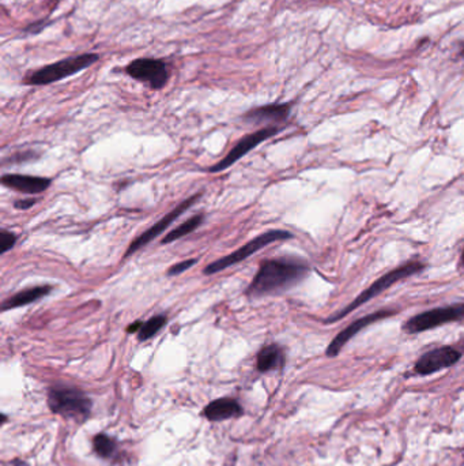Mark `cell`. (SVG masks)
Masks as SVG:
<instances>
[{"label":"cell","instance_id":"6da1fadb","mask_svg":"<svg viewBox=\"0 0 464 466\" xmlns=\"http://www.w3.org/2000/svg\"><path fill=\"white\" fill-rule=\"evenodd\" d=\"M309 273V266L295 258L267 260L249 284L248 297L258 299L270 294H278L291 290Z\"/></svg>","mask_w":464,"mask_h":466},{"label":"cell","instance_id":"7a4b0ae2","mask_svg":"<svg viewBox=\"0 0 464 466\" xmlns=\"http://www.w3.org/2000/svg\"><path fill=\"white\" fill-rule=\"evenodd\" d=\"M424 269H425L424 263L419 262V261H410V262L405 263V264H402V266L391 270L389 273H387L382 277H380L378 281H375L369 288H366L361 294H358L345 308L339 310L337 314H334L330 318H327L324 321V323H335V322L342 321L345 317H348L351 311H354L355 308H358L359 306L371 301L372 299H375L380 293L389 290L394 284H396V283L405 280L407 277H411V276L422 271Z\"/></svg>","mask_w":464,"mask_h":466},{"label":"cell","instance_id":"3957f363","mask_svg":"<svg viewBox=\"0 0 464 466\" xmlns=\"http://www.w3.org/2000/svg\"><path fill=\"white\" fill-rule=\"evenodd\" d=\"M98 59H100L98 55L95 54H84L79 57H71L59 60L56 63L48 64L45 67H41L36 71L29 73L26 77V84L31 87H40L59 82L93 66Z\"/></svg>","mask_w":464,"mask_h":466},{"label":"cell","instance_id":"277c9868","mask_svg":"<svg viewBox=\"0 0 464 466\" xmlns=\"http://www.w3.org/2000/svg\"><path fill=\"white\" fill-rule=\"evenodd\" d=\"M293 237V234L288 231H281V230H272V231H267V232L261 233L259 236H256L255 239H252L251 241H248L245 246L240 247L238 250H235L232 254L219 258L214 262L210 263L203 270L206 276H212L218 271H222L228 267H232L237 263L245 261L247 258L252 257L255 253H258L261 248L267 247L268 244H272L275 241H282V240H289Z\"/></svg>","mask_w":464,"mask_h":466},{"label":"cell","instance_id":"5b68a950","mask_svg":"<svg viewBox=\"0 0 464 466\" xmlns=\"http://www.w3.org/2000/svg\"><path fill=\"white\" fill-rule=\"evenodd\" d=\"M48 405L56 414L65 417H86L91 408V401L78 389L54 387L48 394Z\"/></svg>","mask_w":464,"mask_h":466},{"label":"cell","instance_id":"8992f818","mask_svg":"<svg viewBox=\"0 0 464 466\" xmlns=\"http://www.w3.org/2000/svg\"><path fill=\"white\" fill-rule=\"evenodd\" d=\"M464 318V303L441 307V308H433L425 313H421L403 324V331L408 334H417L422 333L431 329H435L438 326L458 322Z\"/></svg>","mask_w":464,"mask_h":466},{"label":"cell","instance_id":"52a82bcc","mask_svg":"<svg viewBox=\"0 0 464 466\" xmlns=\"http://www.w3.org/2000/svg\"><path fill=\"white\" fill-rule=\"evenodd\" d=\"M125 71L131 78L144 82L154 90L164 88L169 78L168 66L164 60L160 59L141 58L132 60L125 67Z\"/></svg>","mask_w":464,"mask_h":466},{"label":"cell","instance_id":"ba28073f","mask_svg":"<svg viewBox=\"0 0 464 466\" xmlns=\"http://www.w3.org/2000/svg\"><path fill=\"white\" fill-rule=\"evenodd\" d=\"M279 133L278 127H264L261 128L252 134L245 135L244 138H241L237 145L233 147L232 150L217 164H214L212 167L207 168L206 171L210 174H217V172H222L225 170H228L229 167H232L234 163H237L240 158H242L247 153H249L251 150H254L258 145H261V142L270 140L271 137L277 135Z\"/></svg>","mask_w":464,"mask_h":466},{"label":"cell","instance_id":"9c48e42d","mask_svg":"<svg viewBox=\"0 0 464 466\" xmlns=\"http://www.w3.org/2000/svg\"><path fill=\"white\" fill-rule=\"evenodd\" d=\"M199 194L198 195H194L185 201H183L181 204H178L177 207H174L173 210L171 213H168L164 218H161L158 223H155L151 228H148L146 232L142 233L139 237H137L131 244L130 247L127 248L125 254H124V258H128L131 257L132 254H135L138 250L144 248L146 247L150 241H153L157 236H160L161 233H164V231L174 223L187 209H190L192 204H195L198 200H199Z\"/></svg>","mask_w":464,"mask_h":466},{"label":"cell","instance_id":"30bf717a","mask_svg":"<svg viewBox=\"0 0 464 466\" xmlns=\"http://www.w3.org/2000/svg\"><path fill=\"white\" fill-rule=\"evenodd\" d=\"M462 359V352L452 347H441L429 350L415 363V373L419 375H431L441 370L455 366Z\"/></svg>","mask_w":464,"mask_h":466},{"label":"cell","instance_id":"8fae6325","mask_svg":"<svg viewBox=\"0 0 464 466\" xmlns=\"http://www.w3.org/2000/svg\"><path fill=\"white\" fill-rule=\"evenodd\" d=\"M395 314V311H388V310H381V311H378V313H373V314H369L366 317H362L357 321L350 323L346 329H343L332 341L331 344L328 345L327 348V356L330 357H335L339 354V352L342 350V348L348 344V341L355 337L361 330H364L365 327L373 324L378 321H382L388 317H392Z\"/></svg>","mask_w":464,"mask_h":466},{"label":"cell","instance_id":"7c38bea8","mask_svg":"<svg viewBox=\"0 0 464 466\" xmlns=\"http://www.w3.org/2000/svg\"><path fill=\"white\" fill-rule=\"evenodd\" d=\"M1 184L4 187H8L11 190H15L24 194H40V193H44L52 184V180L48 177H40V176L10 174V175L1 176Z\"/></svg>","mask_w":464,"mask_h":466},{"label":"cell","instance_id":"4fadbf2b","mask_svg":"<svg viewBox=\"0 0 464 466\" xmlns=\"http://www.w3.org/2000/svg\"><path fill=\"white\" fill-rule=\"evenodd\" d=\"M291 115V104H270L248 111L242 119L248 123H281Z\"/></svg>","mask_w":464,"mask_h":466},{"label":"cell","instance_id":"5bb4252c","mask_svg":"<svg viewBox=\"0 0 464 466\" xmlns=\"http://www.w3.org/2000/svg\"><path fill=\"white\" fill-rule=\"evenodd\" d=\"M51 291H52L51 285H38V287H31L28 290L18 292L1 303V311H8V310H14L22 306L36 303L41 300L42 297L48 296Z\"/></svg>","mask_w":464,"mask_h":466},{"label":"cell","instance_id":"9a60e30c","mask_svg":"<svg viewBox=\"0 0 464 466\" xmlns=\"http://www.w3.org/2000/svg\"><path fill=\"white\" fill-rule=\"evenodd\" d=\"M242 408L232 398H221L212 401L204 409V416L211 421H221L241 414Z\"/></svg>","mask_w":464,"mask_h":466},{"label":"cell","instance_id":"2e32d148","mask_svg":"<svg viewBox=\"0 0 464 466\" xmlns=\"http://www.w3.org/2000/svg\"><path fill=\"white\" fill-rule=\"evenodd\" d=\"M285 363V354L284 350H281V347L271 344L264 347L263 350L258 353V370L261 373H267L271 370H275L278 367H281Z\"/></svg>","mask_w":464,"mask_h":466},{"label":"cell","instance_id":"e0dca14e","mask_svg":"<svg viewBox=\"0 0 464 466\" xmlns=\"http://www.w3.org/2000/svg\"><path fill=\"white\" fill-rule=\"evenodd\" d=\"M204 216L203 214H198V216H194L191 217L190 220H187L185 223H183L181 225H178L177 228H174L173 231L171 233H168L164 239H162V244H169V243H173L176 240L190 234L191 232H194L198 227H201V224L203 223Z\"/></svg>","mask_w":464,"mask_h":466},{"label":"cell","instance_id":"ac0fdd59","mask_svg":"<svg viewBox=\"0 0 464 466\" xmlns=\"http://www.w3.org/2000/svg\"><path fill=\"white\" fill-rule=\"evenodd\" d=\"M168 322V317L167 315H155L153 318H150L148 321L142 323V327L138 331V340L139 341H147L151 337H154Z\"/></svg>","mask_w":464,"mask_h":466},{"label":"cell","instance_id":"d6986e66","mask_svg":"<svg viewBox=\"0 0 464 466\" xmlns=\"http://www.w3.org/2000/svg\"><path fill=\"white\" fill-rule=\"evenodd\" d=\"M115 449H116V444L111 437L107 435H97L94 437V450L98 456L108 458L115 453Z\"/></svg>","mask_w":464,"mask_h":466},{"label":"cell","instance_id":"ffe728a7","mask_svg":"<svg viewBox=\"0 0 464 466\" xmlns=\"http://www.w3.org/2000/svg\"><path fill=\"white\" fill-rule=\"evenodd\" d=\"M17 243V234L15 233L10 232L7 230H1L0 232V253L6 254L7 251H10L11 248H14Z\"/></svg>","mask_w":464,"mask_h":466},{"label":"cell","instance_id":"44dd1931","mask_svg":"<svg viewBox=\"0 0 464 466\" xmlns=\"http://www.w3.org/2000/svg\"><path fill=\"white\" fill-rule=\"evenodd\" d=\"M196 262H198V260H187V261H183V262L176 263L173 266H171V269L168 270V276H171V277L178 276L183 271L191 269Z\"/></svg>","mask_w":464,"mask_h":466},{"label":"cell","instance_id":"7402d4cb","mask_svg":"<svg viewBox=\"0 0 464 466\" xmlns=\"http://www.w3.org/2000/svg\"><path fill=\"white\" fill-rule=\"evenodd\" d=\"M37 204L36 200H18L14 206H15V209H18V210H28V209H30L33 204Z\"/></svg>","mask_w":464,"mask_h":466},{"label":"cell","instance_id":"603a6c76","mask_svg":"<svg viewBox=\"0 0 464 466\" xmlns=\"http://www.w3.org/2000/svg\"><path fill=\"white\" fill-rule=\"evenodd\" d=\"M47 25L48 24H45V22H37V24H33V25L28 27L24 31L25 33H40Z\"/></svg>","mask_w":464,"mask_h":466},{"label":"cell","instance_id":"cb8c5ba5","mask_svg":"<svg viewBox=\"0 0 464 466\" xmlns=\"http://www.w3.org/2000/svg\"><path fill=\"white\" fill-rule=\"evenodd\" d=\"M141 327H142V322H135V323H132V324H130L127 327V333H138Z\"/></svg>","mask_w":464,"mask_h":466},{"label":"cell","instance_id":"d4e9b609","mask_svg":"<svg viewBox=\"0 0 464 466\" xmlns=\"http://www.w3.org/2000/svg\"><path fill=\"white\" fill-rule=\"evenodd\" d=\"M461 264H462V266H464V250L463 253H462V258H461Z\"/></svg>","mask_w":464,"mask_h":466}]
</instances>
